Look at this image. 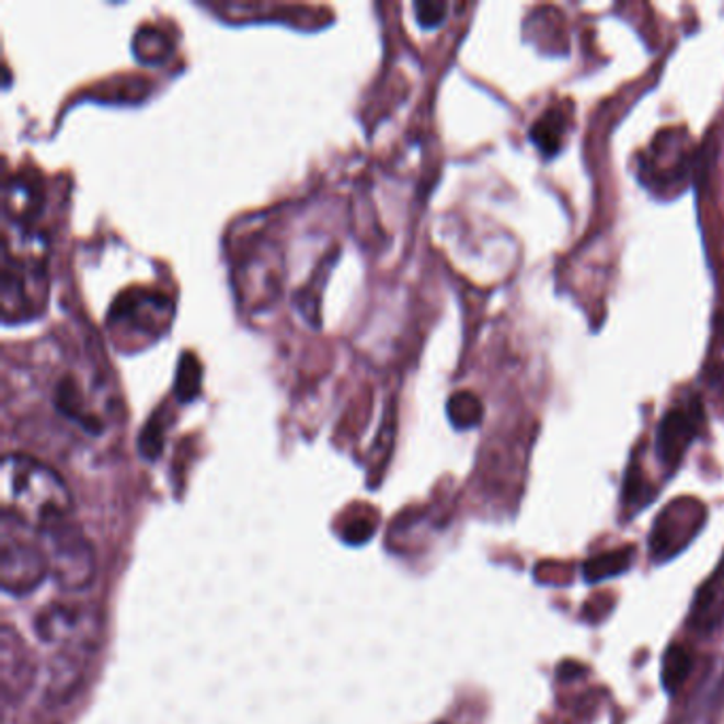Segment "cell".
Returning <instances> with one entry per match:
<instances>
[{"label":"cell","instance_id":"cell-1","mask_svg":"<svg viewBox=\"0 0 724 724\" xmlns=\"http://www.w3.org/2000/svg\"><path fill=\"white\" fill-rule=\"evenodd\" d=\"M67 483L28 455H7L2 461V520L22 529L45 531L72 517Z\"/></svg>","mask_w":724,"mask_h":724},{"label":"cell","instance_id":"cell-9","mask_svg":"<svg viewBox=\"0 0 724 724\" xmlns=\"http://www.w3.org/2000/svg\"><path fill=\"white\" fill-rule=\"evenodd\" d=\"M450 423L457 429H470L476 427L483 421V404L481 400L470 391H457L447 404Z\"/></svg>","mask_w":724,"mask_h":724},{"label":"cell","instance_id":"cell-12","mask_svg":"<svg viewBox=\"0 0 724 724\" xmlns=\"http://www.w3.org/2000/svg\"><path fill=\"white\" fill-rule=\"evenodd\" d=\"M447 4L445 2H414V13L421 26L425 28H436L443 24L445 15H447Z\"/></svg>","mask_w":724,"mask_h":724},{"label":"cell","instance_id":"cell-5","mask_svg":"<svg viewBox=\"0 0 724 724\" xmlns=\"http://www.w3.org/2000/svg\"><path fill=\"white\" fill-rule=\"evenodd\" d=\"M99 617L88 608L54 606L36 619V633L47 644H58L65 648V655L72 648L85 651L88 640L99 635Z\"/></svg>","mask_w":724,"mask_h":724},{"label":"cell","instance_id":"cell-13","mask_svg":"<svg viewBox=\"0 0 724 724\" xmlns=\"http://www.w3.org/2000/svg\"><path fill=\"white\" fill-rule=\"evenodd\" d=\"M198 387H200V368H196L194 372L192 370L185 372V368L181 366L176 377V395L181 400H192L198 393Z\"/></svg>","mask_w":724,"mask_h":724},{"label":"cell","instance_id":"cell-4","mask_svg":"<svg viewBox=\"0 0 724 724\" xmlns=\"http://www.w3.org/2000/svg\"><path fill=\"white\" fill-rule=\"evenodd\" d=\"M49 576V565L41 549L2 527L0 544V587L9 595L22 597L38 588Z\"/></svg>","mask_w":724,"mask_h":724},{"label":"cell","instance_id":"cell-8","mask_svg":"<svg viewBox=\"0 0 724 724\" xmlns=\"http://www.w3.org/2000/svg\"><path fill=\"white\" fill-rule=\"evenodd\" d=\"M567 128V115L559 108H549L533 126H531V140L544 151L547 156H554L561 145Z\"/></svg>","mask_w":724,"mask_h":724},{"label":"cell","instance_id":"cell-10","mask_svg":"<svg viewBox=\"0 0 724 724\" xmlns=\"http://www.w3.org/2000/svg\"><path fill=\"white\" fill-rule=\"evenodd\" d=\"M631 561H633L631 549L597 554L585 565V578L588 583H599V581L619 576V574L629 570Z\"/></svg>","mask_w":724,"mask_h":724},{"label":"cell","instance_id":"cell-7","mask_svg":"<svg viewBox=\"0 0 724 724\" xmlns=\"http://www.w3.org/2000/svg\"><path fill=\"white\" fill-rule=\"evenodd\" d=\"M0 655H2V694L4 699H22L35 680V665L28 648L11 631V627H2V642H0Z\"/></svg>","mask_w":724,"mask_h":724},{"label":"cell","instance_id":"cell-6","mask_svg":"<svg viewBox=\"0 0 724 724\" xmlns=\"http://www.w3.org/2000/svg\"><path fill=\"white\" fill-rule=\"evenodd\" d=\"M701 425V411L694 402L692 406L674 409L663 416L658 432H656V455L667 468H676L685 452L699 434Z\"/></svg>","mask_w":724,"mask_h":724},{"label":"cell","instance_id":"cell-3","mask_svg":"<svg viewBox=\"0 0 724 724\" xmlns=\"http://www.w3.org/2000/svg\"><path fill=\"white\" fill-rule=\"evenodd\" d=\"M38 540L49 565V576L58 587L81 590L92 585L96 578V554L72 520L41 531Z\"/></svg>","mask_w":724,"mask_h":724},{"label":"cell","instance_id":"cell-11","mask_svg":"<svg viewBox=\"0 0 724 724\" xmlns=\"http://www.w3.org/2000/svg\"><path fill=\"white\" fill-rule=\"evenodd\" d=\"M692 669V658L682 646H671L663 656V685L669 692L680 689L682 682L689 678Z\"/></svg>","mask_w":724,"mask_h":724},{"label":"cell","instance_id":"cell-2","mask_svg":"<svg viewBox=\"0 0 724 724\" xmlns=\"http://www.w3.org/2000/svg\"><path fill=\"white\" fill-rule=\"evenodd\" d=\"M7 226H13L15 232L4 230L0 304L4 323H11L33 319L45 309L49 280L45 242L18 223L7 221Z\"/></svg>","mask_w":724,"mask_h":724},{"label":"cell","instance_id":"cell-14","mask_svg":"<svg viewBox=\"0 0 724 724\" xmlns=\"http://www.w3.org/2000/svg\"><path fill=\"white\" fill-rule=\"evenodd\" d=\"M377 529V522H372L370 518H359V520H350L346 525L345 538L353 544H361L370 538V533Z\"/></svg>","mask_w":724,"mask_h":724}]
</instances>
